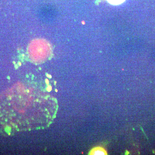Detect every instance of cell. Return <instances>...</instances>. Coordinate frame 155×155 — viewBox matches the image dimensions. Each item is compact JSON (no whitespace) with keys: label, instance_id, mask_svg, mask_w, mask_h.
<instances>
[{"label":"cell","instance_id":"obj_1","mask_svg":"<svg viewBox=\"0 0 155 155\" xmlns=\"http://www.w3.org/2000/svg\"><path fill=\"white\" fill-rule=\"evenodd\" d=\"M58 109L57 99L49 94L18 84L0 95V124L17 132L46 129Z\"/></svg>","mask_w":155,"mask_h":155},{"label":"cell","instance_id":"obj_2","mask_svg":"<svg viewBox=\"0 0 155 155\" xmlns=\"http://www.w3.org/2000/svg\"><path fill=\"white\" fill-rule=\"evenodd\" d=\"M89 155H107V153L106 150L103 147H96L94 148L90 151Z\"/></svg>","mask_w":155,"mask_h":155},{"label":"cell","instance_id":"obj_3","mask_svg":"<svg viewBox=\"0 0 155 155\" xmlns=\"http://www.w3.org/2000/svg\"><path fill=\"white\" fill-rule=\"evenodd\" d=\"M125 1V0H107L108 2L114 5H118L122 4Z\"/></svg>","mask_w":155,"mask_h":155}]
</instances>
